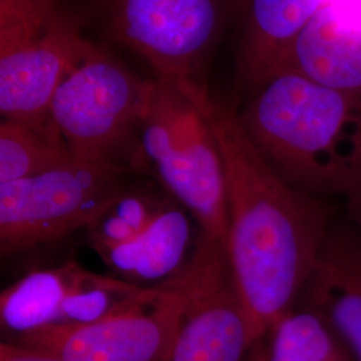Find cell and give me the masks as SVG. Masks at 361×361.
Masks as SVG:
<instances>
[{
	"label": "cell",
	"instance_id": "obj_8",
	"mask_svg": "<svg viewBox=\"0 0 361 361\" xmlns=\"http://www.w3.org/2000/svg\"><path fill=\"white\" fill-rule=\"evenodd\" d=\"M183 310V297L165 281L130 310L95 323L49 325L15 343L63 361H165Z\"/></svg>",
	"mask_w": 361,
	"mask_h": 361
},
{
	"label": "cell",
	"instance_id": "obj_17",
	"mask_svg": "<svg viewBox=\"0 0 361 361\" xmlns=\"http://www.w3.org/2000/svg\"><path fill=\"white\" fill-rule=\"evenodd\" d=\"M58 0H0V38L31 32L51 13Z\"/></svg>",
	"mask_w": 361,
	"mask_h": 361
},
{
	"label": "cell",
	"instance_id": "obj_18",
	"mask_svg": "<svg viewBox=\"0 0 361 361\" xmlns=\"http://www.w3.org/2000/svg\"><path fill=\"white\" fill-rule=\"evenodd\" d=\"M0 361H63L51 355L27 348L18 343H3L0 345Z\"/></svg>",
	"mask_w": 361,
	"mask_h": 361
},
{
	"label": "cell",
	"instance_id": "obj_16",
	"mask_svg": "<svg viewBox=\"0 0 361 361\" xmlns=\"http://www.w3.org/2000/svg\"><path fill=\"white\" fill-rule=\"evenodd\" d=\"M268 361H348L331 326L313 310H293L271 328Z\"/></svg>",
	"mask_w": 361,
	"mask_h": 361
},
{
	"label": "cell",
	"instance_id": "obj_12",
	"mask_svg": "<svg viewBox=\"0 0 361 361\" xmlns=\"http://www.w3.org/2000/svg\"><path fill=\"white\" fill-rule=\"evenodd\" d=\"M361 361V235L332 231L301 297Z\"/></svg>",
	"mask_w": 361,
	"mask_h": 361
},
{
	"label": "cell",
	"instance_id": "obj_11",
	"mask_svg": "<svg viewBox=\"0 0 361 361\" xmlns=\"http://www.w3.org/2000/svg\"><path fill=\"white\" fill-rule=\"evenodd\" d=\"M328 0H240L235 77L247 92L277 70L300 31Z\"/></svg>",
	"mask_w": 361,
	"mask_h": 361
},
{
	"label": "cell",
	"instance_id": "obj_9",
	"mask_svg": "<svg viewBox=\"0 0 361 361\" xmlns=\"http://www.w3.org/2000/svg\"><path fill=\"white\" fill-rule=\"evenodd\" d=\"M86 23L58 0L34 31L0 39V113L3 119L43 125L59 85L90 46Z\"/></svg>",
	"mask_w": 361,
	"mask_h": 361
},
{
	"label": "cell",
	"instance_id": "obj_5",
	"mask_svg": "<svg viewBox=\"0 0 361 361\" xmlns=\"http://www.w3.org/2000/svg\"><path fill=\"white\" fill-rule=\"evenodd\" d=\"M149 86L109 44L92 40L59 85L50 118L74 157L130 171L146 168L141 123Z\"/></svg>",
	"mask_w": 361,
	"mask_h": 361
},
{
	"label": "cell",
	"instance_id": "obj_19",
	"mask_svg": "<svg viewBox=\"0 0 361 361\" xmlns=\"http://www.w3.org/2000/svg\"><path fill=\"white\" fill-rule=\"evenodd\" d=\"M349 216L355 224V231L361 235V188L348 197Z\"/></svg>",
	"mask_w": 361,
	"mask_h": 361
},
{
	"label": "cell",
	"instance_id": "obj_4",
	"mask_svg": "<svg viewBox=\"0 0 361 361\" xmlns=\"http://www.w3.org/2000/svg\"><path fill=\"white\" fill-rule=\"evenodd\" d=\"M207 97L152 78L141 123V150L153 168L201 226V233L224 245L228 235L225 168L209 116Z\"/></svg>",
	"mask_w": 361,
	"mask_h": 361
},
{
	"label": "cell",
	"instance_id": "obj_3",
	"mask_svg": "<svg viewBox=\"0 0 361 361\" xmlns=\"http://www.w3.org/2000/svg\"><path fill=\"white\" fill-rule=\"evenodd\" d=\"M87 28L141 58L154 78L207 97L209 67L240 0H67Z\"/></svg>",
	"mask_w": 361,
	"mask_h": 361
},
{
	"label": "cell",
	"instance_id": "obj_7",
	"mask_svg": "<svg viewBox=\"0 0 361 361\" xmlns=\"http://www.w3.org/2000/svg\"><path fill=\"white\" fill-rule=\"evenodd\" d=\"M168 283L185 310L165 361H244L252 344L225 245L201 233L192 257Z\"/></svg>",
	"mask_w": 361,
	"mask_h": 361
},
{
	"label": "cell",
	"instance_id": "obj_2",
	"mask_svg": "<svg viewBox=\"0 0 361 361\" xmlns=\"http://www.w3.org/2000/svg\"><path fill=\"white\" fill-rule=\"evenodd\" d=\"M246 95L240 122L286 183L314 197L361 188V94L280 67Z\"/></svg>",
	"mask_w": 361,
	"mask_h": 361
},
{
	"label": "cell",
	"instance_id": "obj_1",
	"mask_svg": "<svg viewBox=\"0 0 361 361\" xmlns=\"http://www.w3.org/2000/svg\"><path fill=\"white\" fill-rule=\"evenodd\" d=\"M209 116L225 168L226 255L250 344L295 310L332 232L319 197L286 183L246 135L237 107L212 95Z\"/></svg>",
	"mask_w": 361,
	"mask_h": 361
},
{
	"label": "cell",
	"instance_id": "obj_14",
	"mask_svg": "<svg viewBox=\"0 0 361 361\" xmlns=\"http://www.w3.org/2000/svg\"><path fill=\"white\" fill-rule=\"evenodd\" d=\"M71 262L28 273L0 296L1 325L18 336L55 325L65 301Z\"/></svg>",
	"mask_w": 361,
	"mask_h": 361
},
{
	"label": "cell",
	"instance_id": "obj_15",
	"mask_svg": "<svg viewBox=\"0 0 361 361\" xmlns=\"http://www.w3.org/2000/svg\"><path fill=\"white\" fill-rule=\"evenodd\" d=\"M73 158V152L52 121L43 125L1 121L0 183L39 176Z\"/></svg>",
	"mask_w": 361,
	"mask_h": 361
},
{
	"label": "cell",
	"instance_id": "obj_10",
	"mask_svg": "<svg viewBox=\"0 0 361 361\" xmlns=\"http://www.w3.org/2000/svg\"><path fill=\"white\" fill-rule=\"evenodd\" d=\"M280 67L361 94V0H328L300 31Z\"/></svg>",
	"mask_w": 361,
	"mask_h": 361
},
{
	"label": "cell",
	"instance_id": "obj_6",
	"mask_svg": "<svg viewBox=\"0 0 361 361\" xmlns=\"http://www.w3.org/2000/svg\"><path fill=\"white\" fill-rule=\"evenodd\" d=\"M130 170L74 157L58 168L0 183V246L11 255L91 225L126 194Z\"/></svg>",
	"mask_w": 361,
	"mask_h": 361
},
{
	"label": "cell",
	"instance_id": "obj_13",
	"mask_svg": "<svg viewBox=\"0 0 361 361\" xmlns=\"http://www.w3.org/2000/svg\"><path fill=\"white\" fill-rule=\"evenodd\" d=\"M190 241L189 219L178 209H161L149 228L129 244L101 252L106 262L131 280L170 279L183 267Z\"/></svg>",
	"mask_w": 361,
	"mask_h": 361
}]
</instances>
